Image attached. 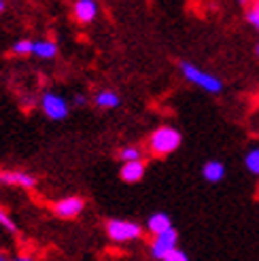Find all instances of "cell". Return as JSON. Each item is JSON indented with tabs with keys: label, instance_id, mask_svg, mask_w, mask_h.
<instances>
[{
	"label": "cell",
	"instance_id": "1",
	"mask_svg": "<svg viewBox=\"0 0 259 261\" xmlns=\"http://www.w3.org/2000/svg\"><path fill=\"white\" fill-rule=\"evenodd\" d=\"M180 140H183V136H180L176 127L162 125L149 136V151L158 155V158H166V155L174 153L180 147Z\"/></svg>",
	"mask_w": 259,
	"mask_h": 261
},
{
	"label": "cell",
	"instance_id": "2",
	"mask_svg": "<svg viewBox=\"0 0 259 261\" xmlns=\"http://www.w3.org/2000/svg\"><path fill=\"white\" fill-rule=\"evenodd\" d=\"M178 68H180V74H183L189 83L198 85L200 89L209 91V94H219V91L223 89L221 79H217L215 74H211V72H206V70L198 68L196 64H191V62H178Z\"/></svg>",
	"mask_w": 259,
	"mask_h": 261
},
{
	"label": "cell",
	"instance_id": "3",
	"mask_svg": "<svg viewBox=\"0 0 259 261\" xmlns=\"http://www.w3.org/2000/svg\"><path fill=\"white\" fill-rule=\"evenodd\" d=\"M107 236L113 242H130V240H138L142 236V227L134 221L127 219H109L107 221Z\"/></svg>",
	"mask_w": 259,
	"mask_h": 261
},
{
	"label": "cell",
	"instance_id": "4",
	"mask_svg": "<svg viewBox=\"0 0 259 261\" xmlns=\"http://www.w3.org/2000/svg\"><path fill=\"white\" fill-rule=\"evenodd\" d=\"M41 109L51 121H62L68 117V102L56 91H45L41 96Z\"/></svg>",
	"mask_w": 259,
	"mask_h": 261
},
{
	"label": "cell",
	"instance_id": "5",
	"mask_svg": "<svg viewBox=\"0 0 259 261\" xmlns=\"http://www.w3.org/2000/svg\"><path fill=\"white\" fill-rule=\"evenodd\" d=\"M176 244H178V233H176L174 227L170 231H166V233H160V236H153V242H151V255H153V259L164 261L172 251L178 249Z\"/></svg>",
	"mask_w": 259,
	"mask_h": 261
},
{
	"label": "cell",
	"instance_id": "6",
	"mask_svg": "<svg viewBox=\"0 0 259 261\" xmlns=\"http://www.w3.org/2000/svg\"><path fill=\"white\" fill-rule=\"evenodd\" d=\"M83 208H85L83 198H79V195H68V198H62L54 204V213L62 219H74L83 213Z\"/></svg>",
	"mask_w": 259,
	"mask_h": 261
},
{
	"label": "cell",
	"instance_id": "7",
	"mask_svg": "<svg viewBox=\"0 0 259 261\" xmlns=\"http://www.w3.org/2000/svg\"><path fill=\"white\" fill-rule=\"evenodd\" d=\"M72 17L79 25H89L98 17V3L96 0H76L72 5Z\"/></svg>",
	"mask_w": 259,
	"mask_h": 261
},
{
	"label": "cell",
	"instance_id": "8",
	"mask_svg": "<svg viewBox=\"0 0 259 261\" xmlns=\"http://www.w3.org/2000/svg\"><path fill=\"white\" fill-rule=\"evenodd\" d=\"M0 182L9 187H21V189H34L36 176L23 172V170H3L0 172Z\"/></svg>",
	"mask_w": 259,
	"mask_h": 261
},
{
	"label": "cell",
	"instance_id": "9",
	"mask_svg": "<svg viewBox=\"0 0 259 261\" xmlns=\"http://www.w3.org/2000/svg\"><path fill=\"white\" fill-rule=\"evenodd\" d=\"M147 229L153 233V236H160V233H166L172 229V219L166 213H153L147 219Z\"/></svg>",
	"mask_w": 259,
	"mask_h": 261
},
{
	"label": "cell",
	"instance_id": "10",
	"mask_svg": "<svg viewBox=\"0 0 259 261\" xmlns=\"http://www.w3.org/2000/svg\"><path fill=\"white\" fill-rule=\"evenodd\" d=\"M145 170H147L145 162H127L121 166L119 176L125 182H138V180H142V176H145Z\"/></svg>",
	"mask_w": 259,
	"mask_h": 261
},
{
	"label": "cell",
	"instance_id": "11",
	"mask_svg": "<svg viewBox=\"0 0 259 261\" xmlns=\"http://www.w3.org/2000/svg\"><path fill=\"white\" fill-rule=\"evenodd\" d=\"M94 104H96L98 109L111 111V109H115V107H119L121 98H119V94H117L115 89H100L98 94L94 96Z\"/></svg>",
	"mask_w": 259,
	"mask_h": 261
},
{
	"label": "cell",
	"instance_id": "12",
	"mask_svg": "<svg viewBox=\"0 0 259 261\" xmlns=\"http://www.w3.org/2000/svg\"><path fill=\"white\" fill-rule=\"evenodd\" d=\"M202 176L209 182H221L225 178V166L219 160H209L202 168Z\"/></svg>",
	"mask_w": 259,
	"mask_h": 261
},
{
	"label": "cell",
	"instance_id": "13",
	"mask_svg": "<svg viewBox=\"0 0 259 261\" xmlns=\"http://www.w3.org/2000/svg\"><path fill=\"white\" fill-rule=\"evenodd\" d=\"M34 56L41 60H54L58 56L56 41H49V38H38V41H34Z\"/></svg>",
	"mask_w": 259,
	"mask_h": 261
},
{
	"label": "cell",
	"instance_id": "14",
	"mask_svg": "<svg viewBox=\"0 0 259 261\" xmlns=\"http://www.w3.org/2000/svg\"><path fill=\"white\" fill-rule=\"evenodd\" d=\"M11 51L15 56H30V54H34V41L32 38H19V41L13 43Z\"/></svg>",
	"mask_w": 259,
	"mask_h": 261
},
{
	"label": "cell",
	"instance_id": "15",
	"mask_svg": "<svg viewBox=\"0 0 259 261\" xmlns=\"http://www.w3.org/2000/svg\"><path fill=\"white\" fill-rule=\"evenodd\" d=\"M119 160L123 164H127V162H142V151L138 147H134V145H127V147H123L119 151Z\"/></svg>",
	"mask_w": 259,
	"mask_h": 261
},
{
	"label": "cell",
	"instance_id": "16",
	"mask_svg": "<svg viewBox=\"0 0 259 261\" xmlns=\"http://www.w3.org/2000/svg\"><path fill=\"white\" fill-rule=\"evenodd\" d=\"M244 166L247 170L255 176H259V149H251L247 155H244Z\"/></svg>",
	"mask_w": 259,
	"mask_h": 261
},
{
	"label": "cell",
	"instance_id": "17",
	"mask_svg": "<svg viewBox=\"0 0 259 261\" xmlns=\"http://www.w3.org/2000/svg\"><path fill=\"white\" fill-rule=\"evenodd\" d=\"M0 227H5L7 231H17V227H15V221H13L3 208H0Z\"/></svg>",
	"mask_w": 259,
	"mask_h": 261
},
{
	"label": "cell",
	"instance_id": "18",
	"mask_svg": "<svg viewBox=\"0 0 259 261\" xmlns=\"http://www.w3.org/2000/svg\"><path fill=\"white\" fill-rule=\"evenodd\" d=\"M247 21L251 25H255V28L259 30V3H255L249 11H247Z\"/></svg>",
	"mask_w": 259,
	"mask_h": 261
},
{
	"label": "cell",
	"instance_id": "19",
	"mask_svg": "<svg viewBox=\"0 0 259 261\" xmlns=\"http://www.w3.org/2000/svg\"><path fill=\"white\" fill-rule=\"evenodd\" d=\"M164 261H189V257H187V253H183L180 249H176V251H172L170 255H168Z\"/></svg>",
	"mask_w": 259,
	"mask_h": 261
},
{
	"label": "cell",
	"instance_id": "20",
	"mask_svg": "<svg viewBox=\"0 0 259 261\" xmlns=\"http://www.w3.org/2000/svg\"><path fill=\"white\" fill-rule=\"evenodd\" d=\"M83 104H87V96H83V94L72 96V107H83Z\"/></svg>",
	"mask_w": 259,
	"mask_h": 261
},
{
	"label": "cell",
	"instance_id": "21",
	"mask_svg": "<svg viewBox=\"0 0 259 261\" xmlns=\"http://www.w3.org/2000/svg\"><path fill=\"white\" fill-rule=\"evenodd\" d=\"M11 261H34L30 255H17L15 259H11Z\"/></svg>",
	"mask_w": 259,
	"mask_h": 261
},
{
	"label": "cell",
	"instance_id": "22",
	"mask_svg": "<svg viewBox=\"0 0 259 261\" xmlns=\"http://www.w3.org/2000/svg\"><path fill=\"white\" fill-rule=\"evenodd\" d=\"M7 9V3H5V0H0V13H3Z\"/></svg>",
	"mask_w": 259,
	"mask_h": 261
},
{
	"label": "cell",
	"instance_id": "23",
	"mask_svg": "<svg viewBox=\"0 0 259 261\" xmlns=\"http://www.w3.org/2000/svg\"><path fill=\"white\" fill-rule=\"evenodd\" d=\"M0 261H9V259H7V257H5L3 253H0Z\"/></svg>",
	"mask_w": 259,
	"mask_h": 261
},
{
	"label": "cell",
	"instance_id": "24",
	"mask_svg": "<svg viewBox=\"0 0 259 261\" xmlns=\"http://www.w3.org/2000/svg\"><path fill=\"white\" fill-rule=\"evenodd\" d=\"M257 58H259V45H257Z\"/></svg>",
	"mask_w": 259,
	"mask_h": 261
}]
</instances>
